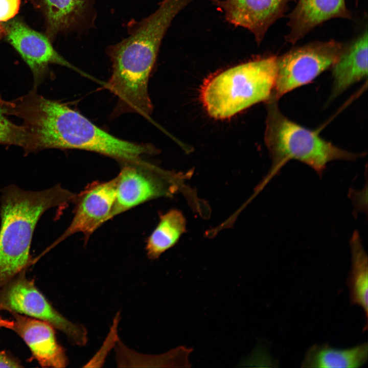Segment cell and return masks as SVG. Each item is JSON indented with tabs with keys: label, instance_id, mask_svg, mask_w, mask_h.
I'll return each mask as SVG.
<instances>
[{
	"label": "cell",
	"instance_id": "ffe728a7",
	"mask_svg": "<svg viewBox=\"0 0 368 368\" xmlns=\"http://www.w3.org/2000/svg\"><path fill=\"white\" fill-rule=\"evenodd\" d=\"M21 0H0V22L8 21L18 13Z\"/></svg>",
	"mask_w": 368,
	"mask_h": 368
},
{
	"label": "cell",
	"instance_id": "ba28073f",
	"mask_svg": "<svg viewBox=\"0 0 368 368\" xmlns=\"http://www.w3.org/2000/svg\"><path fill=\"white\" fill-rule=\"evenodd\" d=\"M344 45L331 40L295 48L277 57V72L271 99L308 84L335 63Z\"/></svg>",
	"mask_w": 368,
	"mask_h": 368
},
{
	"label": "cell",
	"instance_id": "5b68a950",
	"mask_svg": "<svg viewBox=\"0 0 368 368\" xmlns=\"http://www.w3.org/2000/svg\"><path fill=\"white\" fill-rule=\"evenodd\" d=\"M277 101L267 104L265 142L271 159L270 170L259 185L261 189L289 161L296 160L321 175L327 164L336 160H353L359 154L344 150L320 136L318 131L292 121L280 110Z\"/></svg>",
	"mask_w": 368,
	"mask_h": 368
},
{
	"label": "cell",
	"instance_id": "52a82bcc",
	"mask_svg": "<svg viewBox=\"0 0 368 368\" xmlns=\"http://www.w3.org/2000/svg\"><path fill=\"white\" fill-rule=\"evenodd\" d=\"M121 164L110 220L147 201L171 197L177 190L176 178L179 175L144 160Z\"/></svg>",
	"mask_w": 368,
	"mask_h": 368
},
{
	"label": "cell",
	"instance_id": "6da1fadb",
	"mask_svg": "<svg viewBox=\"0 0 368 368\" xmlns=\"http://www.w3.org/2000/svg\"><path fill=\"white\" fill-rule=\"evenodd\" d=\"M7 114L21 119L30 139L29 153L47 148L96 152L120 163L137 162L156 153L148 144L118 138L95 125L65 104L32 90L6 104Z\"/></svg>",
	"mask_w": 368,
	"mask_h": 368
},
{
	"label": "cell",
	"instance_id": "3957f363",
	"mask_svg": "<svg viewBox=\"0 0 368 368\" xmlns=\"http://www.w3.org/2000/svg\"><path fill=\"white\" fill-rule=\"evenodd\" d=\"M76 194L59 185L29 191L11 185L2 192L0 228V289L33 263V232L48 210L73 202Z\"/></svg>",
	"mask_w": 368,
	"mask_h": 368
},
{
	"label": "cell",
	"instance_id": "7c38bea8",
	"mask_svg": "<svg viewBox=\"0 0 368 368\" xmlns=\"http://www.w3.org/2000/svg\"><path fill=\"white\" fill-rule=\"evenodd\" d=\"M12 330L21 338L42 367H65L68 363L64 348L58 342L55 328L41 320L15 312Z\"/></svg>",
	"mask_w": 368,
	"mask_h": 368
},
{
	"label": "cell",
	"instance_id": "5bb4252c",
	"mask_svg": "<svg viewBox=\"0 0 368 368\" xmlns=\"http://www.w3.org/2000/svg\"><path fill=\"white\" fill-rule=\"evenodd\" d=\"M367 45L366 30L350 45L344 47L332 65V98L367 77Z\"/></svg>",
	"mask_w": 368,
	"mask_h": 368
},
{
	"label": "cell",
	"instance_id": "ac0fdd59",
	"mask_svg": "<svg viewBox=\"0 0 368 368\" xmlns=\"http://www.w3.org/2000/svg\"><path fill=\"white\" fill-rule=\"evenodd\" d=\"M85 0H37V7L44 17L46 34L53 39L71 27L83 11Z\"/></svg>",
	"mask_w": 368,
	"mask_h": 368
},
{
	"label": "cell",
	"instance_id": "e0dca14e",
	"mask_svg": "<svg viewBox=\"0 0 368 368\" xmlns=\"http://www.w3.org/2000/svg\"><path fill=\"white\" fill-rule=\"evenodd\" d=\"M351 269L348 285L352 304L363 310L366 319L368 314V264L367 256L357 231L353 233L350 240Z\"/></svg>",
	"mask_w": 368,
	"mask_h": 368
},
{
	"label": "cell",
	"instance_id": "8fae6325",
	"mask_svg": "<svg viewBox=\"0 0 368 368\" xmlns=\"http://www.w3.org/2000/svg\"><path fill=\"white\" fill-rule=\"evenodd\" d=\"M293 0H219L226 19L249 30L258 43L269 28L280 18Z\"/></svg>",
	"mask_w": 368,
	"mask_h": 368
},
{
	"label": "cell",
	"instance_id": "30bf717a",
	"mask_svg": "<svg viewBox=\"0 0 368 368\" xmlns=\"http://www.w3.org/2000/svg\"><path fill=\"white\" fill-rule=\"evenodd\" d=\"M8 42L30 67L35 86L44 79L50 64H57L80 72L53 48L49 37L29 27L19 18L3 23Z\"/></svg>",
	"mask_w": 368,
	"mask_h": 368
},
{
	"label": "cell",
	"instance_id": "d6986e66",
	"mask_svg": "<svg viewBox=\"0 0 368 368\" xmlns=\"http://www.w3.org/2000/svg\"><path fill=\"white\" fill-rule=\"evenodd\" d=\"M0 144L18 146L27 152L30 146L29 134L25 127L10 121L6 117L1 106Z\"/></svg>",
	"mask_w": 368,
	"mask_h": 368
},
{
	"label": "cell",
	"instance_id": "7a4b0ae2",
	"mask_svg": "<svg viewBox=\"0 0 368 368\" xmlns=\"http://www.w3.org/2000/svg\"><path fill=\"white\" fill-rule=\"evenodd\" d=\"M194 0H163L111 53L112 74L106 88L123 103L139 105L149 99V79L162 40L175 17Z\"/></svg>",
	"mask_w": 368,
	"mask_h": 368
},
{
	"label": "cell",
	"instance_id": "4fadbf2b",
	"mask_svg": "<svg viewBox=\"0 0 368 368\" xmlns=\"http://www.w3.org/2000/svg\"><path fill=\"white\" fill-rule=\"evenodd\" d=\"M336 17L351 18L345 0H297L289 16L286 41L294 44L317 26Z\"/></svg>",
	"mask_w": 368,
	"mask_h": 368
},
{
	"label": "cell",
	"instance_id": "8992f818",
	"mask_svg": "<svg viewBox=\"0 0 368 368\" xmlns=\"http://www.w3.org/2000/svg\"><path fill=\"white\" fill-rule=\"evenodd\" d=\"M23 270L0 289V311H7L41 320L64 334L71 343L83 346L87 341V331L59 313L29 279Z\"/></svg>",
	"mask_w": 368,
	"mask_h": 368
},
{
	"label": "cell",
	"instance_id": "7402d4cb",
	"mask_svg": "<svg viewBox=\"0 0 368 368\" xmlns=\"http://www.w3.org/2000/svg\"><path fill=\"white\" fill-rule=\"evenodd\" d=\"M14 326V320H10L0 316V328H5L12 330Z\"/></svg>",
	"mask_w": 368,
	"mask_h": 368
},
{
	"label": "cell",
	"instance_id": "603a6c76",
	"mask_svg": "<svg viewBox=\"0 0 368 368\" xmlns=\"http://www.w3.org/2000/svg\"><path fill=\"white\" fill-rule=\"evenodd\" d=\"M6 31L3 23L0 22V40L5 36Z\"/></svg>",
	"mask_w": 368,
	"mask_h": 368
},
{
	"label": "cell",
	"instance_id": "9a60e30c",
	"mask_svg": "<svg viewBox=\"0 0 368 368\" xmlns=\"http://www.w3.org/2000/svg\"><path fill=\"white\" fill-rule=\"evenodd\" d=\"M367 343L355 347L338 349L327 344H314L306 352L302 367L311 368H355L367 360Z\"/></svg>",
	"mask_w": 368,
	"mask_h": 368
},
{
	"label": "cell",
	"instance_id": "2e32d148",
	"mask_svg": "<svg viewBox=\"0 0 368 368\" xmlns=\"http://www.w3.org/2000/svg\"><path fill=\"white\" fill-rule=\"evenodd\" d=\"M186 229V219L180 211L171 209L162 214L146 241L145 248L148 258L155 260L174 246Z\"/></svg>",
	"mask_w": 368,
	"mask_h": 368
},
{
	"label": "cell",
	"instance_id": "277c9868",
	"mask_svg": "<svg viewBox=\"0 0 368 368\" xmlns=\"http://www.w3.org/2000/svg\"><path fill=\"white\" fill-rule=\"evenodd\" d=\"M277 72V57L268 56L232 67L205 82L200 98L216 119L229 118L271 98Z\"/></svg>",
	"mask_w": 368,
	"mask_h": 368
},
{
	"label": "cell",
	"instance_id": "44dd1931",
	"mask_svg": "<svg viewBox=\"0 0 368 368\" xmlns=\"http://www.w3.org/2000/svg\"><path fill=\"white\" fill-rule=\"evenodd\" d=\"M20 361L9 353L0 351V367H21Z\"/></svg>",
	"mask_w": 368,
	"mask_h": 368
},
{
	"label": "cell",
	"instance_id": "9c48e42d",
	"mask_svg": "<svg viewBox=\"0 0 368 368\" xmlns=\"http://www.w3.org/2000/svg\"><path fill=\"white\" fill-rule=\"evenodd\" d=\"M116 193V177L104 181H95L87 185L73 201L74 216L68 227L51 245H56L76 233H82L87 242L97 229L110 220Z\"/></svg>",
	"mask_w": 368,
	"mask_h": 368
}]
</instances>
